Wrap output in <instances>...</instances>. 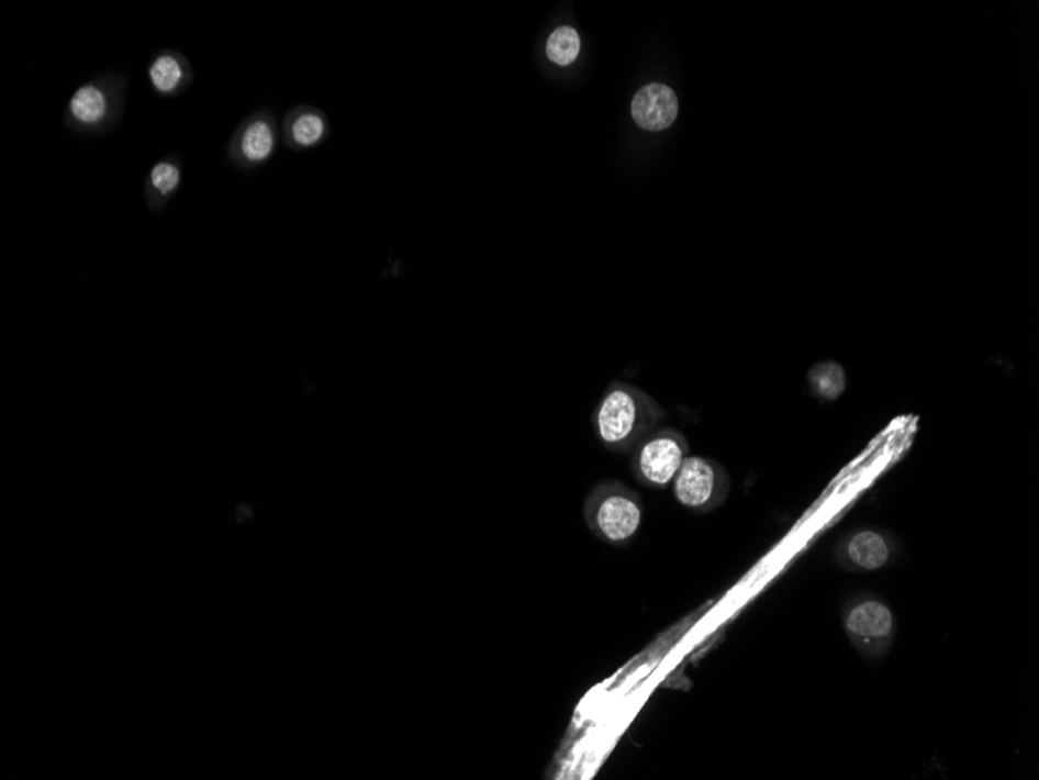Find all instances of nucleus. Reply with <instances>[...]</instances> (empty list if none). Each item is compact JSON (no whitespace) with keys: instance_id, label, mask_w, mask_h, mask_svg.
<instances>
[{"instance_id":"f257e3e1","label":"nucleus","mask_w":1039,"mask_h":780,"mask_svg":"<svg viewBox=\"0 0 1039 780\" xmlns=\"http://www.w3.org/2000/svg\"><path fill=\"white\" fill-rule=\"evenodd\" d=\"M667 413L641 388L613 382L593 412L597 439L613 452L634 449L649 433L659 428Z\"/></svg>"},{"instance_id":"9b49d317","label":"nucleus","mask_w":1039,"mask_h":780,"mask_svg":"<svg viewBox=\"0 0 1039 780\" xmlns=\"http://www.w3.org/2000/svg\"><path fill=\"white\" fill-rule=\"evenodd\" d=\"M581 52L579 33L571 27H560L551 33L547 43V55L557 66L573 65Z\"/></svg>"},{"instance_id":"6e6552de","label":"nucleus","mask_w":1039,"mask_h":780,"mask_svg":"<svg viewBox=\"0 0 1039 780\" xmlns=\"http://www.w3.org/2000/svg\"><path fill=\"white\" fill-rule=\"evenodd\" d=\"M807 386L822 401H837L847 390V372L837 361H822L807 372Z\"/></svg>"},{"instance_id":"1a4fd4ad","label":"nucleus","mask_w":1039,"mask_h":780,"mask_svg":"<svg viewBox=\"0 0 1039 780\" xmlns=\"http://www.w3.org/2000/svg\"><path fill=\"white\" fill-rule=\"evenodd\" d=\"M69 110L75 121L83 125H97L108 113V99L102 89L85 85L70 99Z\"/></svg>"},{"instance_id":"f8f14e48","label":"nucleus","mask_w":1039,"mask_h":780,"mask_svg":"<svg viewBox=\"0 0 1039 780\" xmlns=\"http://www.w3.org/2000/svg\"><path fill=\"white\" fill-rule=\"evenodd\" d=\"M182 66L177 58L171 57V55H163L153 62L152 67H149V80H152L153 88L163 94H170V92L177 91L179 85L182 81Z\"/></svg>"},{"instance_id":"4468645a","label":"nucleus","mask_w":1039,"mask_h":780,"mask_svg":"<svg viewBox=\"0 0 1039 780\" xmlns=\"http://www.w3.org/2000/svg\"><path fill=\"white\" fill-rule=\"evenodd\" d=\"M149 179H152L153 188L164 193V196H167V193L174 192V190L178 188L179 181H181V174H179L178 167L174 166V164L159 163L153 167Z\"/></svg>"},{"instance_id":"f03ea898","label":"nucleus","mask_w":1039,"mask_h":780,"mask_svg":"<svg viewBox=\"0 0 1039 780\" xmlns=\"http://www.w3.org/2000/svg\"><path fill=\"white\" fill-rule=\"evenodd\" d=\"M584 517L597 539L615 547L629 546L640 533L645 505L622 481H601L586 495Z\"/></svg>"},{"instance_id":"0eeeda50","label":"nucleus","mask_w":1039,"mask_h":780,"mask_svg":"<svg viewBox=\"0 0 1039 780\" xmlns=\"http://www.w3.org/2000/svg\"><path fill=\"white\" fill-rule=\"evenodd\" d=\"M679 113L678 97L668 86L652 83L645 86L634 97L632 118L648 132H661L674 123Z\"/></svg>"},{"instance_id":"7ed1b4c3","label":"nucleus","mask_w":1039,"mask_h":780,"mask_svg":"<svg viewBox=\"0 0 1039 780\" xmlns=\"http://www.w3.org/2000/svg\"><path fill=\"white\" fill-rule=\"evenodd\" d=\"M842 623L848 640L863 658H882L895 642V612L878 597L858 595L848 600L842 611Z\"/></svg>"},{"instance_id":"39448f33","label":"nucleus","mask_w":1039,"mask_h":780,"mask_svg":"<svg viewBox=\"0 0 1039 780\" xmlns=\"http://www.w3.org/2000/svg\"><path fill=\"white\" fill-rule=\"evenodd\" d=\"M671 487L680 505L697 513H710L724 505L730 495L731 480L719 463L688 455Z\"/></svg>"},{"instance_id":"20e7f679","label":"nucleus","mask_w":1039,"mask_h":780,"mask_svg":"<svg viewBox=\"0 0 1039 780\" xmlns=\"http://www.w3.org/2000/svg\"><path fill=\"white\" fill-rule=\"evenodd\" d=\"M630 468L646 487H671L683 461L690 455V444L675 428H656L630 450Z\"/></svg>"},{"instance_id":"423d86ee","label":"nucleus","mask_w":1039,"mask_h":780,"mask_svg":"<svg viewBox=\"0 0 1039 780\" xmlns=\"http://www.w3.org/2000/svg\"><path fill=\"white\" fill-rule=\"evenodd\" d=\"M898 541L881 528L862 527L844 536L837 544V565L848 572H878L896 561Z\"/></svg>"},{"instance_id":"9d476101","label":"nucleus","mask_w":1039,"mask_h":780,"mask_svg":"<svg viewBox=\"0 0 1039 780\" xmlns=\"http://www.w3.org/2000/svg\"><path fill=\"white\" fill-rule=\"evenodd\" d=\"M242 152L252 163L268 159L275 148V137L265 121L253 122L242 136Z\"/></svg>"},{"instance_id":"ddd939ff","label":"nucleus","mask_w":1039,"mask_h":780,"mask_svg":"<svg viewBox=\"0 0 1039 780\" xmlns=\"http://www.w3.org/2000/svg\"><path fill=\"white\" fill-rule=\"evenodd\" d=\"M324 122L320 115L304 114L293 123V137L302 147L315 145L324 136Z\"/></svg>"}]
</instances>
